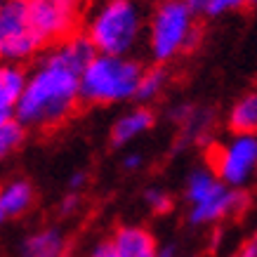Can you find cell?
<instances>
[{"mask_svg": "<svg viewBox=\"0 0 257 257\" xmlns=\"http://www.w3.org/2000/svg\"><path fill=\"white\" fill-rule=\"evenodd\" d=\"M45 47L33 33L24 0H0V62H31Z\"/></svg>", "mask_w": 257, "mask_h": 257, "instance_id": "obj_6", "label": "cell"}, {"mask_svg": "<svg viewBox=\"0 0 257 257\" xmlns=\"http://www.w3.org/2000/svg\"><path fill=\"white\" fill-rule=\"evenodd\" d=\"M76 205H78V196H69V198L62 203V210L64 212H71L73 208H76Z\"/></svg>", "mask_w": 257, "mask_h": 257, "instance_id": "obj_21", "label": "cell"}, {"mask_svg": "<svg viewBox=\"0 0 257 257\" xmlns=\"http://www.w3.org/2000/svg\"><path fill=\"white\" fill-rule=\"evenodd\" d=\"M147 15L137 0H101L85 17L80 36L94 55L133 57L144 40Z\"/></svg>", "mask_w": 257, "mask_h": 257, "instance_id": "obj_2", "label": "cell"}, {"mask_svg": "<svg viewBox=\"0 0 257 257\" xmlns=\"http://www.w3.org/2000/svg\"><path fill=\"white\" fill-rule=\"evenodd\" d=\"M224 189H226V184L224 182H219L210 170H198V172L191 175V179H189L187 198L196 205V203L208 201V198H212V196H219Z\"/></svg>", "mask_w": 257, "mask_h": 257, "instance_id": "obj_14", "label": "cell"}, {"mask_svg": "<svg viewBox=\"0 0 257 257\" xmlns=\"http://www.w3.org/2000/svg\"><path fill=\"white\" fill-rule=\"evenodd\" d=\"M33 198V187L26 182V179H17V182H10L0 189V224L5 219L15 217V215H22L31 208Z\"/></svg>", "mask_w": 257, "mask_h": 257, "instance_id": "obj_11", "label": "cell"}, {"mask_svg": "<svg viewBox=\"0 0 257 257\" xmlns=\"http://www.w3.org/2000/svg\"><path fill=\"white\" fill-rule=\"evenodd\" d=\"M257 142L255 135H234L224 144H212L208 149V170L224 184L241 187L255 170Z\"/></svg>", "mask_w": 257, "mask_h": 257, "instance_id": "obj_7", "label": "cell"}, {"mask_svg": "<svg viewBox=\"0 0 257 257\" xmlns=\"http://www.w3.org/2000/svg\"><path fill=\"white\" fill-rule=\"evenodd\" d=\"M255 250H257V245H255V238H252V241L243 243L241 252H238V255H236V257H255Z\"/></svg>", "mask_w": 257, "mask_h": 257, "instance_id": "obj_20", "label": "cell"}, {"mask_svg": "<svg viewBox=\"0 0 257 257\" xmlns=\"http://www.w3.org/2000/svg\"><path fill=\"white\" fill-rule=\"evenodd\" d=\"M156 257H172V248H165L161 255H156Z\"/></svg>", "mask_w": 257, "mask_h": 257, "instance_id": "obj_25", "label": "cell"}, {"mask_svg": "<svg viewBox=\"0 0 257 257\" xmlns=\"http://www.w3.org/2000/svg\"><path fill=\"white\" fill-rule=\"evenodd\" d=\"M83 182H85V175H76V177L71 179V189H78Z\"/></svg>", "mask_w": 257, "mask_h": 257, "instance_id": "obj_23", "label": "cell"}, {"mask_svg": "<svg viewBox=\"0 0 257 257\" xmlns=\"http://www.w3.org/2000/svg\"><path fill=\"white\" fill-rule=\"evenodd\" d=\"M92 47L83 36H73L45 47L24 80L15 120L24 130H55L80 106V76L92 57Z\"/></svg>", "mask_w": 257, "mask_h": 257, "instance_id": "obj_1", "label": "cell"}, {"mask_svg": "<svg viewBox=\"0 0 257 257\" xmlns=\"http://www.w3.org/2000/svg\"><path fill=\"white\" fill-rule=\"evenodd\" d=\"M26 17L43 47L57 45L83 31L90 0H24Z\"/></svg>", "mask_w": 257, "mask_h": 257, "instance_id": "obj_5", "label": "cell"}, {"mask_svg": "<svg viewBox=\"0 0 257 257\" xmlns=\"http://www.w3.org/2000/svg\"><path fill=\"white\" fill-rule=\"evenodd\" d=\"M92 257H116V250H113V245H111V243H101L99 248L94 250Z\"/></svg>", "mask_w": 257, "mask_h": 257, "instance_id": "obj_19", "label": "cell"}, {"mask_svg": "<svg viewBox=\"0 0 257 257\" xmlns=\"http://www.w3.org/2000/svg\"><path fill=\"white\" fill-rule=\"evenodd\" d=\"M151 59L158 66L170 64L198 43L196 10L187 0H158L144 26Z\"/></svg>", "mask_w": 257, "mask_h": 257, "instance_id": "obj_3", "label": "cell"}, {"mask_svg": "<svg viewBox=\"0 0 257 257\" xmlns=\"http://www.w3.org/2000/svg\"><path fill=\"white\" fill-rule=\"evenodd\" d=\"M24 252L26 257H69L66 241H64L62 231H57V229H45V231L31 236Z\"/></svg>", "mask_w": 257, "mask_h": 257, "instance_id": "obj_12", "label": "cell"}, {"mask_svg": "<svg viewBox=\"0 0 257 257\" xmlns=\"http://www.w3.org/2000/svg\"><path fill=\"white\" fill-rule=\"evenodd\" d=\"M24 135H26V130L17 123L15 118H12V120H3V123H0V161H3L5 156H10V154H12V151L22 144Z\"/></svg>", "mask_w": 257, "mask_h": 257, "instance_id": "obj_16", "label": "cell"}, {"mask_svg": "<svg viewBox=\"0 0 257 257\" xmlns=\"http://www.w3.org/2000/svg\"><path fill=\"white\" fill-rule=\"evenodd\" d=\"M154 113L147 106H137V109L127 111L125 116H120L111 127V142L113 147H120V144H127L130 140L144 135L147 130L154 127Z\"/></svg>", "mask_w": 257, "mask_h": 257, "instance_id": "obj_10", "label": "cell"}, {"mask_svg": "<svg viewBox=\"0 0 257 257\" xmlns=\"http://www.w3.org/2000/svg\"><path fill=\"white\" fill-rule=\"evenodd\" d=\"M111 245L116 257H156V238L144 226H120Z\"/></svg>", "mask_w": 257, "mask_h": 257, "instance_id": "obj_8", "label": "cell"}, {"mask_svg": "<svg viewBox=\"0 0 257 257\" xmlns=\"http://www.w3.org/2000/svg\"><path fill=\"white\" fill-rule=\"evenodd\" d=\"M147 201L151 203V208L158 212V215H165V212L172 210V201L170 196H165L163 191H156V189H151V191H147Z\"/></svg>", "mask_w": 257, "mask_h": 257, "instance_id": "obj_18", "label": "cell"}, {"mask_svg": "<svg viewBox=\"0 0 257 257\" xmlns=\"http://www.w3.org/2000/svg\"><path fill=\"white\" fill-rule=\"evenodd\" d=\"M142 71L144 66L135 57L92 55L80 76V101L116 104L133 99Z\"/></svg>", "mask_w": 257, "mask_h": 257, "instance_id": "obj_4", "label": "cell"}, {"mask_svg": "<svg viewBox=\"0 0 257 257\" xmlns=\"http://www.w3.org/2000/svg\"><path fill=\"white\" fill-rule=\"evenodd\" d=\"M168 80H170V76H168V69H165V66H158L156 64L154 69H144L142 71V78H140V83H137V90H135L133 99L142 101V104L156 99L158 94L165 90Z\"/></svg>", "mask_w": 257, "mask_h": 257, "instance_id": "obj_15", "label": "cell"}, {"mask_svg": "<svg viewBox=\"0 0 257 257\" xmlns=\"http://www.w3.org/2000/svg\"><path fill=\"white\" fill-rule=\"evenodd\" d=\"M248 5H255V0H205L201 5V12L208 17H222L229 12H238Z\"/></svg>", "mask_w": 257, "mask_h": 257, "instance_id": "obj_17", "label": "cell"}, {"mask_svg": "<svg viewBox=\"0 0 257 257\" xmlns=\"http://www.w3.org/2000/svg\"><path fill=\"white\" fill-rule=\"evenodd\" d=\"M140 163H142V158H140V156H127V158H125V168H127V170L137 168Z\"/></svg>", "mask_w": 257, "mask_h": 257, "instance_id": "obj_22", "label": "cell"}, {"mask_svg": "<svg viewBox=\"0 0 257 257\" xmlns=\"http://www.w3.org/2000/svg\"><path fill=\"white\" fill-rule=\"evenodd\" d=\"M187 3H189V5H191V8L196 10V12H198V10H201V5H203V3H205V0H187Z\"/></svg>", "mask_w": 257, "mask_h": 257, "instance_id": "obj_24", "label": "cell"}, {"mask_svg": "<svg viewBox=\"0 0 257 257\" xmlns=\"http://www.w3.org/2000/svg\"><path fill=\"white\" fill-rule=\"evenodd\" d=\"M257 127V97L245 94L234 104L229 113V130L234 135H255Z\"/></svg>", "mask_w": 257, "mask_h": 257, "instance_id": "obj_13", "label": "cell"}, {"mask_svg": "<svg viewBox=\"0 0 257 257\" xmlns=\"http://www.w3.org/2000/svg\"><path fill=\"white\" fill-rule=\"evenodd\" d=\"M24 80H26V69H22L19 64L0 62V123L15 118Z\"/></svg>", "mask_w": 257, "mask_h": 257, "instance_id": "obj_9", "label": "cell"}]
</instances>
